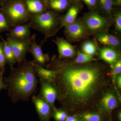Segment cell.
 I'll list each match as a JSON object with an SVG mask.
<instances>
[{
    "mask_svg": "<svg viewBox=\"0 0 121 121\" xmlns=\"http://www.w3.org/2000/svg\"><path fill=\"white\" fill-rule=\"evenodd\" d=\"M46 69L55 72L56 99L66 110L85 109L97 106L112 87L111 70L103 63L77 64L54 56Z\"/></svg>",
    "mask_w": 121,
    "mask_h": 121,
    "instance_id": "obj_1",
    "label": "cell"
},
{
    "mask_svg": "<svg viewBox=\"0 0 121 121\" xmlns=\"http://www.w3.org/2000/svg\"><path fill=\"white\" fill-rule=\"evenodd\" d=\"M35 64L34 60H25L18 67L11 69L8 76L4 78L8 95L13 103L28 101L36 93L39 82Z\"/></svg>",
    "mask_w": 121,
    "mask_h": 121,
    "instance_id": "obj_2",
    "label": "cell"
},
{
    "mask_svg": "<svg viewBox=\"0 0 121 121\" xmlns=\"http://www.w3.org/2000/svg\"><path fill=\"white\" fill-rule=\"evenodd\" d=\"M62 17L53 11H47L37 15H31L30 21L31 27L44 36L41 42L43 44L48 38L58 32Z\"/></svg>",
    "mask_w": 121,
    "mask_h": 121,
    "instance_id": "obj_3",
    "label": "cell"
},
{
    "mask_svg": "<svg viewBox=\"0 0 121 121\" xmlns=\"http://www.w3.org/2000/svg\"><path fill=\"white\" fill-rule=\"evenodd\" d=\"M8 20L11 28L27 23L31 14L29 13L26 3L20 0L15 1L1 9Z\"/></svg>",
    "mask_w": 121,
    "mask_h": 121,
    "instance_id": "obj_4",
    "label": "cell"
},
{
    "mask_svg": "<svg viewBox=\"0 0 121 121\" xmlns=\"http://www.w3.org/2000/svg\"><path fill=\"white\" fill-rule=\"evenodd\" d=\"M79 20L90 35L107 31L110 25L109 19L95 12L87 13Z\"/></svg>",
    "mask_w": 121,
    "mask_h": 121,
    "instance_id": "obj_5",
    "label": "cell"
},
{
    "mask_svg": "<svg viewBox=\"0 0 121 121\" xmlns=\"http://www.w3.org/2000/svg\"><path fill=\"white\" fill-rule=\"evenodd\" d=\"M33 35L29 39H19L8 36L6 40L8 43L19 65L26 60V56L31 43Z\"/></svg>",
    "mask_w": 121,
    "mask_h": 121,
    "instance_id": "obj_6",
    "label": "cell"
},
{
    "mask_svg": "<svg viewBox=\"0 0 121 121\" xmlns=\"http://www.w3.org/2000/svg\"><path fill=\"white\" fill-rule=\"evenodd\" d=\"M64 34L71 42H78L89 37L91 35L79 20L65 27Z\"/></svg>",
    "mask_w": 121,
    "mask_h": 121,
    "instance_id": "obj_7",
    "label": "cell"
},
{
    "mask_svg": "<svg viewBox=\"0 0 121 121\" xmlns=\"http://www.w3.org/2000/svg\"><path fill=\"white\" fill-rule=\"evenodd\" d=\"M119 103L117 93L111 87L102 96L97 105L102 110L110 113L118 106Z\"/></svg>",
    "mask_w": 121,
    "mask_h": 121,
    "instance_id": "obj_8",
    "label": "cell"
},
{
    "mask_svg": "<svg viewBox=\"0 0 121 121\" xmlns=\"http://www.w3.org/2000/svg\"><path fill=\"white\" fill-rule=\"evenodd\" d=\"M40 83L39 95L44 100L48 103L54 111L56 108L55 106V102L58 96V91L54 84L44 80L39 79Z\"/></svg>",
    "mask_w": 121,
    "mask_h": 121,
    "instance_id": "obj_9",
    "label": "cell"
},
{
    "mask_svg": "<svg viewBox=\"0 0 121 121\" xmlns=\"http://www.w3.org/2000/svg\"><path fill=\"white\" fill-rule=\"evenodd\" d=\"M32 101L35 106L40 121H49L52 110L51 106L39 94L33 95Z\"/></svg>",
    "mask_w": 121,
    "mask_h": 121,
    "instance_id": "obj_10",
    "label": "cell"
},
{
    "mask_svg": "<svg viewBox=\"0 0 121 121\" xmlns=\"http://www.w3.org/2000/svg\"><path fill=\"white\" fill-rule=\"evenodd\" d=\"M36 34L33 35V38L30 45L28 52L32 55L36 63L43 67L46 63L50 60L49 56L48 54H44L42 50V46L43 44H38L36 41Z\"/></svg>",
    "mask_w": 121,
    "mask_h": 121,
    "instance_id": "obj_11",
    "label": "cell"
},
{
    "mask_svg": "<svg viewBox=\"0 0 121 121\" xmlns=\"http://www.w3.org/2000/svg\"><path fill=\"white\" fill-rule=\"evenodd\" d=\"M52 41L58 48L59 59L71 58L75 55L76 51L75 47L63 38L56 37Z\"/></svg>",
    "mask_w": 121,
    "mask_h": 121,
    "instance_id": "obj_12",
    "label": "cell"
},
{
    "mask_svg": "<svg viewBox=\"0 0 121 121\" xmlns=\"http://www.w3.org/2000/svg\"><path fill=\"white\" fill-rule=\"evenodd\" d=\"M31 24L30 22L11 28L7 34L8 36L19 39H29L31 37Z\"/></svg>",
    "mask_w": 121,
    "mask_h": 121,
    "instance_id": "obj_13",
    "label": "cell"
},
{
    "mask_svg": "<svg viewBox=\"0 0 121 121\" xmlns=\"http://www.w3.org/2000/svg\"><path fill=\"white\" fill-rule=\"evenodd\" d=\"M95 37L100 43L114 48H119L121 43L116 36L110 35L106 32H100L95 33Z\"/></svg>",
    "mask_w": 121,
    "mask_h": 121,
    "instance_id": "obj_14",
    "label": "cell"
},
{
    "mask_svg": "<svg viewBox=\"0 0 121 121\" xmlns=\"http://www.w3.org/2000/svg\"><path fill=\"white\" fill-rule=\"evenodd\" d=\"M35 66L36 73L39 79L44 80L54 84L56 78L55 71L45 69L35 62Z\"/></svg>",
    "mask_w": 121,
    "mask_h": 121,
    "instance_id": "obj_15",
    "label": "cell"
},
{
    "mask_svg": "<svg viewBox=\"0 0 121 121\" xmlns=\"http://www.w3.org/2000/svg\"><path fill=\"white\" fill-rule=\"evenodd\" d=\"M119 56L118 52L114 49L105 48L100 50L99 58L111 65H113Z\"/></svg>",
    "mask_w": 121,
    "mask_h": 121,
    "instance_id": "obj_16",
    "label": "cell"
},
{
    "mask_svg": "<svg viewBox=\"0 0 121 121\" xmlns=\"http://www.w3.org/2000/svg\"><path fill=\"white\" fill-rule=\"evenodd\" d=\"M79 12V8L78 6L74 5L69 9L67 13L60 21L59 30L63 27L73 23L76 20V17Z\"/></svg>",
    "mask_w": 121,
    "mask_h": 121,
    "instance_id": "obj_17",
    "label": "cell"
},
{
    "mask_svg": "<svg viewBox=\"0 0 121 121\" xmlns=\"http://www.w3.org/2000/svg\"><path fill=\"white\" fill-rule=\"evenodd\" d=\"M27 9L31 15H37L45 12L44 5L40 0H27Z\"/></svg>",
    "mask_w": 121,
    "mask_h": 121,
    "instance_id": "obj_18",
    "label": "cell"
},
{
    "mask_svg": "<svg viewBox=\"0 0 121 121\" xmlns=\"http://www.w3.org/2000/svg\"><path fill=\"white\" fill-rule=\"evenodd\" d=\"M0 38L3 43V49L6 64H8L10 69L13 68V66L17 63L15 56L12 51L11 47L6 40L0 35Z\"/></svg>",
    "mask_w": 121,
    "mask_h": 121,
    "instance_id": "obj_19",
    "label": "cell"
},
{
    "mask_svg": "<svg viewBox=\"0 0 121 121\" xmlns=\"http://www.w3.org/2000/svg\"><path fill=\"white\" fill-rule=\"evenodd\" d=\"M95 60L93 56L87 55L78 50L77 56L74 60V62L77 64H85L93 62Z\"/></svg>",
    "mask_w": 121,
    "mask_h": 121,
    "instance_id": "obj_20",
    "label": "cell"
},
{
    "mask_svg": "<svg viewBox=\"0 0 121 121\" xmlns=\"http://www.w3.org/2000/svg\"><path fill=\"white\" fill-rule=\"evenodd\" d=\"M83 53L93 56L96 54L97 51V47L92 41H87L83 43L82 47Z\"/></svg>",
    "mask_w": 121,
    "mask_h": 121,
    "instance_id": "obj_21",
    "label": "cell"
},
{
    "mask_svg": "<svg viewBox=\"0 0 121 121\" xmlns=\"http://www.w3.org/2000/svg\"><path fill=\"white\" fill-rule=\"evenodd\" d=\"M11 27L4 13L0 10V35L2 32H9Z\"/></svg>",
    "mask_w": 121,
    "mask_h": 121,
    "instance_id": "obj_22",
    "label": "cell"
},
{
    "mask_svg": "<svg viewBox=\"0 0 121 121\" xmlns=\"http://www.w3.org/2000/svg\"><path fill=\"white\" fill-rule=\"evenodd\" d=\"M82 121H101V116L98 113L86 112L81 115Z\"/></svg>",
    "mask_w": 121,
    "mask_h": 121,
    "instance_id": "obj_23",
    "label": "cell"
},
{
    "mask_svg": "<svg viewBox=\"0 0 121 121\" xmlns=\"http://www.w3.org/2000/svg\"><path fill=\"white\" fill-rule=\"evenodd\" d=\"M68 4L67 0H54L50 3L51 8L56 11H62L65 9Z\"/></svg>",
    "mask_w": 121,
    "mask_h": 121,
    "instance_id": "obj_24",
    "label": "cell"
},
{
    "mask_svg": "<svg viewBox=\"0 0 121 121\" xmlns=\"http://www.w3.org/2000/svg\"><path fill=\"white\" fill-rule=\"evenodd\" d=\"M112 68L111 71L112 83L115 84L116 78L118 75L120 74L121 72V59L115 63L114 65H112Z\"/></svg>",
    "mask_w": 121,
    "mask_h": 121,
    "instance_id": "obj_25",
    "label": "cell"
},
{
    "mask_svg": "<svg viewBox=\"0 0 121 121\" xmlns=\"http://www.w3.org/2000/svg\"><path fill=\"white\" fill-rule=\"evenodd\" d=\"M52 115L56 121H64L67 117V113L63 109H56L54 111Z\"/></svg>",
    "mask_w": 121,
    "mask_h": 121,
    "instance_id": "obj_26",
    "label": "cell"
},
{
    "mask_svg": "<svg viewBox=\"0 0 121 121\" xmlns=\"http://www.w3.org/2000/svg\"><path fill=\"white\" fill-rule=\"evenodd\" d=\"M6 64L2 41H0V72L4 73Z\"/></svg>",
    "mask_w": 121,
    "mask_h": 121,
    "instance_id": "obj_27",
    "label": "cell"
},
{
    "mask_svg": "<svg viewBox=\"0 0 121 121\" xmlns=\"http://www.w3.org/2000/svg\"><path fill=\"white\" fill-rule=\"evenodd\" d=\"M99 1L104 10L109 15H110L113 4L112 0H99Z\"/></svg>",
    "mask_w": 121,
    "mask_h": 121,
    "instance_id": "obj_28",
    "label": "cell"
},
{
    "mask_svg": "<svg viewBox=\"0 0 121 121\" xmlns=\"http://www.w3.org/2000/svg\"><path fill=\"white\" fill-rule=\"evenodd\" d=\"M115 28L117 31H121V13L119 12L117 13L115 17Z\"/></svg>",
    "mask_w": 121,
    "mask_h": 121,
    "instance_id": "obj_29",
    "label": "cell"
},
{
    "mask_svg": "<svg viewBox=\"0 0 121 121\" xmlns=\"http://www.w3.org/2000/svg\"><path fill=\"white\" fill-rule=\"evenodd\" d=\"M4 73L0 72V91L3 89H7V86L4 80Z\"/></svg>",
    "mask_w": 121,
    "mask_h": 121,
    "instance_id": "obj_30",
    "label": "cell"
},
{
    "mask_svg": "<svg viewBox=\"0 0 121 121\" xmlns=\"http://www.w3.org/2000/svg\"><path fill=\"white\" fill-rule=\"evenodd\" d=\"M117 83V86L119 90L121 89V74L117 76L116 78L115 84Z\"/></svg>",
    "mask_w": 121,
    "mask_h": 121,
    "instance_id": "obj_31",
    "label": "cell"
},
{
    "mask_svg": "<svg viewBox=\"0 0 121 121\" xmlns=\"http://www.w3.org/2000/svg\"><path fill=\"white\" fill-rule=\"evenodd\" d=\"M84 2L90 6H94L96 3V0H83Z\"/></svg>",
    "mask_w": 121,
    "mask_h": 121,
    "instance_id": "obj_32",
    "label": "cell"
},
{
    "mask_svg": "<svg viewBox=\"0 0 121 121\" xmlns=\"http://www.w3.org/2000/svg\"><path fill=\"white\" fill-rule=\"evenodd\" d=\"M64 121H78V119L73 116H69L67 117Z\"/></svg>",
    "mask_w": 121,
    "mask_h": 121,
    "instance_id": "obj_33",
    "label": "cell"
},
{
    "mask_svg": "<svg viewBox=\"0 0 121 121\" xmlns=\"http://www.w3.org/2000/svg\"><path fill=\"white\" fill-rule=\"evenodd\" d=\"M118 119L119 121H121V111L118 113Z\"/></svg>",
    "mask_w": 121,
    "mask_h": 121,
    "instance_id": "obj_34",
    "label": "cell"
},
{
    "mask_svg": "<svg viewBox=\"0 0 121 121\" xmlns=\"http://www.w3.org/2000/svg\"><path fill=\"white\" fill-rule=\"evenodd\" d=\"M117 4L120 5L121 4V0H115Z\"/></svg>",
    "mask_w": 121,
    "mask_h": 121,
    "instance_id": "obj_35",
    "label": "cell"
},
{
    "mask_svg": "<svg viewBox=\"0 0 121 121\" xmlns=\"http://www.w3.org/2000/svg\"><path fill=\"white\" fill-rule=\"evenodd\" d=\"M50 1H52L54 0H50Z\"/></svg>",
    "mask_w": 121,
    "mask_h": 121,
    "instance_id": "obj_36",
    "label": "cell"
},
{
    "mask_svg": "<svg viewBox=\"0 0 121 121\" xmlns=\"http://www.w3.org/2000/svg\"><path fill=\"white\" fill-rule=\"evenodd\" d=\"M3 1H7V0H3Z\"/></svg>",
    "mask_w": 121,
    "mask_h": 121,
    "instance_id": "obj_37",
    "label": "cell"
}]
</instances>
